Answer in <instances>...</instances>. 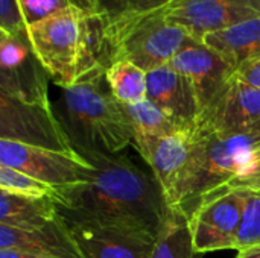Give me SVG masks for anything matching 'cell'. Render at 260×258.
Instances as JSON below:
<instances>
[{
    "mask_svg": "<svg viewBox=\"0 0 260 258\" xmlns=\"http://www.w3.org/2000/svg\"><path fill=\"white\" fill-rule=\"evenodd\" d=\"M34 53L59 87L111 65V47L102 17L76 6L61 9L27 26Z\"/></svg>",
    "mask_w": 260,
    "mask_h": 258,
    "instance_id": "7a4b0ae2",
    "label": "cell"
},
{
    "mask_svg": "<svg viewBox=\"0 0 260 258\" xmlns=\"http://www.w3.org/2000/svg\"><path fill=\"white\" fill-rule=\"evenodd\" d=\"M0 249H18L47 258H85L61 216L37 231L0 224Z\"/></svg>",
    "mask_w": 260,
    "mask_h": 258,
    "instance_id": "2e32d148",
    "label": "cell"
},
{
    "mask_svg": "<svg viewBox=\"0 0 260 258\" xmlns=\"http://www.w3.org/2000/svg\"><path fill=\"white\" fill-rule=\"evenodd\" d=\"M222 56L235 71L260 58V17L209 33L201 41Z\"/></svg>",
    "mask_w": 260,
    "mask_h": 258,
    "instance_id": "e0dca14e",
    "label": "cell"
},
{
    "mask_svg": "<svg viewBox=\"0 0 260 258\" xmlns=\"http://www.w3.org/2000/svg\"><path fill=\"white\" fill-rule=\"evenodd\" d=\"M245 193H247V204H245L241 228L238 233V242H236L238 251L260 245V192L245 190Z\"/></svg>",
    "mask_w": 260,
    "mask_h": 258,
    "instance_id": "cb8c5ba5",
    "label": "cell"
},
{
    "mask_svg": "<svg viewBox=\"0 0 260 258\" xmlns=\"http://www.w3.org/2000/svg\"><path fill=\"white\" fill-rule=\"evenodd\" d=\"M236 258H260V245L259 246H251L241 249Z\"/></svg>",
    "mask_w": 260,
    "mask_h": 258,
    "instance_id": "f546056e",
    "label": "cell"
},
{
    "mask_svg": "<svg viewBox=\"0 0 260 258\" xmlns=\"http://www.w3.org/2000/svg\"><path fill=\"white\" fill-rule=\"evenodd\" d=\"M259 192H260V189H259Z\"/></svg>",
    "mask_w": 260,
    "mask_h": 258,
    "instance_id": "4dcf8cb0",
    "label": "cell"
},
{
    "mask_svg": "<svg viewBox=\"0 0 260 258\" xmlns=\"http://www.w3.org/2000/svg\"><path fill=\"white\" fill-rule=\"evenodd\" d=\"M107 82L114 97L123 105L143 102L148 94V73L136 64L119 59L111 62L105 71Z\"/></svg>",
    "mask_w": 260,
    "mask_h": 258,
    "instance_id": "ffe728a7",
    "label": "cell"
},
{
    "mask_svg": "<svg viewBox=\"0 0 260 258\" xmlns=\"http://www.w3.org/2000/svg\"><path fill=\"white\" fill-rule=\"evenodd\" d=\"M174 0H94L96 12L102 17L107 36L116 33L131 21L169 6Z\"/></svg>",
    "mask_w": 260,
    "mask_h": 258,
    "instance_id": "d6986e66",
    "label": "cell"
},
{
    "mask_svg": "<svg viewBox=\"0 0 260 258\" xmlns=\"http://www.w3.org/2000/svg\"><path fill=\"white\" fill-rule=\"evenodd\" d=\"M146 81V99L178 128L192 132L201 116V109L189 79L168 64L149 71Z\"/></svg>",
    "mask_w": 260,
    "mask_h": 258,
    "instance_id": "5bb4252c",
    "label": "cell"
},
{
    "mask_svg": "<svg viewBox=\"0 0 260 258\" xmlns=\"http://www.w3.org/2000/svg\"><path fill=\"white\" fill-rule=\"evenodd\" d=\"M0 138L75 155L52 106L26 103L0 94Z\"/></svg>",
    "mask_w": 260,
    "mask_h": 258,
    "instance_id": "ba28073f",
    "label": "cell"
},
{
    "mask_svg": "<svg viewBox=\"0 0 260 258\" xmlns=\"http://www.w3.org/2000/svg\"><path fill=\"white\" fill-rule=\"evenodd\" d=\"M18 3L27 26L70 6L96 12L94 0H18Z\"/></svg>",
    "mask_w": 260,
    "mask_h": 258,
    "instance_id": "d4e9b609",
    "label": "cell"
},
{
    "mask_svg": "<svg viewBox=\"0 0 260 258\" xmlns=\"http://www.w3.org/2000/svg\"><path fill=\"white\" fill-rule=\"evenodd\" d=\"M123 106L131 120L134 134L166 137V135H174L178 132H186L181 128H178L172 120H169L148 99L134 105H123Z\"/></svg>",
    "mask_w": 260,
    "mask_h": 258,
    "instance_id": "7402d4cb",
    "label": "cell"
},
{
    "mask_svg": "<svg viewBox=\"0 0 260 258\" xmlns=\"http://www.w3.org/2000/svg\"><path fill=\"white\" fill-rule=\"evenodd\" d=\"M0 94L26 103L52 106L49 75L27 36L0 32Z\"/></svg>",
    "mask_w": 260,
    "mask_h": 258,
    "instance_id": "9c48e42d",
    "label": "cell"
},
{
    "mask_svg": "<svg viewBox=\"0 0 260 258\" xmlns=\"http://www.w3.org/2000/svg\"><path fill=\"white\" fill-rule=\"evenodd\" d=\"M260 160V131L216 134L193 129L189 163L169 199L187 219L209 193L238 178Z\"/></svg>",
    "mask_w": 260,
    "mask_h": 258,
    "instance_id": "277c9868",
    "label": "cell"
},
{
    "mask_svg": "<svg viewBox=\"0 0 260 258\" xmlns=\"http://www.w3.org/2000/svg\"><path fill=\"white\" fill-rule=\"evenodd\" d=\"M91 166L90 181L55 189L61 216L114 225L158 237L172 208L154 178L128 157L82 154Z\"/></svg>",
    "mask_w": 260,
    "mask_h": 258,
    "instance_id": "6da1fadb",
    "label": "cell"
},
{
    "mask_svg": "<svg viewBox=\"0 0 260 258\" xmlns=\"http://www.w3.org/2000/svg\"><path fill=\"white\" fill-rule=\"evenodd\" d=\"M0 166L17 169L53 189L90 181L93 166L81 155L0 138Z\"/></svg>",
    "mask_w": 260,
    "mask_h": 258,
    "instance_id": "52a82bcc",
    "label": "cell"
},
{
    "mask_svg": "<svg viewBox=\"0 0 260 258\" xmlns=\"http://www.w3.org/2000/svg\"><path fill=\"white\" fill-rule=\"evenodd\" d=\"M165 9L149 12L113 33L111 62L125 59L146 73L168 65L190 36L166 18Z\"/></svg>",
    "mask_w": 260,
    "mask_h": 258,
    "instance_id": "5b68a950",
    "label": "cell"
},
{
    "mask_svg": "<svg viewBox=\"0 0 260 258\" xmlns=\"http://www.w3.org/2000/svg\"><path fill=\"white\" fill-rule=\"evenodd\" d=\"M169 65L192 84L201 114L235 75V68L222 56L192 38L174 56Z\"/></svg>",
    "mask_w": 260,
    "mask_h": 258,
    "instance_id": "4fadbf2b",
    "label": "cell"
},
{
    "mask_svg": "<svg viewBox=\"0 0 260 258\" xmlns=\"http://www.w3.org/2000/svg\"><path fill=\"white\" fill-rule=\"evenodd\" d=\"M0 190L29 196V198H50L53 199L55 189L37 181L35 178L6 166H0Z\"/></svg>",
    "mask_w": 260,
    "mask_h": 258,
    "instance_id": "603a6c76",
    "label": "cell"
},
{
    "mask_svg": "<svg viewBox=\"0 0 260 258\" xmlns=\"http://www.w3.org/2000/svg\"><path fill=\"white\" fill-rule=\"evenodd\" d=\"M247 204L245 190H216L203 198L189 219L193 246L198 254L236 249Z\"/></svg>",
    "mask_w": 260,
    "mask_h": 258,
    "instance_id": "8992f818",
    "label": "cell"
},
{
    "mask_svg": "<svg viewBox=\"0 0 260 258\" xmlns=\"http://www.w3.org/2000/svg\"><path fill=\"white\" fill-rule=\"evenodd\" d=\"M59 217L50 198H29L0 190V224L23 231H37Z\"/></svg>",
    "mask_w": 260,
    "mask_h": 258,
    "instance_id": "ac0fdd59",
    "label": "cell"
},
{
    "mask_svg": "<svg viewBox=\"0 0 260 258\" xmlns=\"http://www.w3.org/2000/svg\"><path fill=\"white\" fill-rule=\"evenodd\" d=\"M235 76L254 87V88H259L260 90V58L259 59H254V61H250V62H245L244 65H241L236 71H235Z\"/></svg>",
    "mask_w": 260,
    "mask_h": 258,
    "instance_id": "83f0119b",
    "label": "cell"
},
{
    "mask_svg": "<svg viewBox=\"0 0 260 258\" xmlns=\"http://www.w3.org/2000/svg\"><path fill=\"white\" fill-rule=\"evenodd\" d=\"M166 18L201 43L209 33L260 17V0H174Z\"/></svg>",
    "mask_w": 260,
    "mask_h": 258,
    "instance_id": "30bf717a",
    "label": "cell"
},
{
    "mask_svg": "<svg viewBox=\"0 0 260 258\" xmlns=\"http://www.w3.org/2000/svg\"><path fill=\"white\" fill-rule=\"evenodd\" d=\"M0 32L27 36V24L18 0H0Z\"/></svg>",
    "mask_w": 260,
    "mask_h": 258,
    "instance_id": "484cf974",
    "label": "cell"
},
{
    "mask_svg": "<svg viewBox=\"0 0 260 258\" xmlns=\"http://www.w3.org/2000/svg\"><path fill=\"white\" fill-rule=\"evenodd\" d=\"M190 134L192 132H178L166 137L134 134L133 144L149 164L168 204L189 163Z\"/></svg>",
    "mask_w": 260,
    "mask_h": 258,
    "instance_id": "9a60e30c",
    "label": "cell"
},
{
    "mask_svg": "<svg viewBox=\"0 0 260 258\" xmlns=\"http://www.w3.org/2000/svg\"><path fill=\"white\" fill-rule=\"evenodd\" d=\"M189 219L172 210L165 228L155 240L151 258H197Z\"/></svg>",
    "mask_w": 260,
    "mask_h": 258,
    "instance_id": "44dd1931",
    "label": "cell"
},
{
    "mask_svg": "<svg viewBox=\"0 0 260 258\" xmlns=\"http://www.w3.org/2000/svg\"><path fill=\"white\" fill-rule=\"evenodd\" d=\"M259 190L260 189V160L257 163L251 164L248 169H245L238 178L230 181L229 184L219 187L218 190ZM216 192V190H215Z\"/></svg>",
    "mask_w": 260,
    "mask_h": 258,
    "instance_id": "4316f807",
    "label": "cell"
},
{
    "mask_svg": "<svg viewBox=\"0 0 260 258\" xmlns=\"http://www.w3.org/2000/svg\"><path fill=\"white\" fill-rule=\"evenodd\" d=\"M195 129L216 134L260 131V90L235 75L203 111Z\"/></svg>",
    "mask_w": 260,
    "mask_h": 258,
    "instance_id": "8fae6325",
    "label": "cell"
},
{
    "mask_svg": "<svg viewBox=\"0 0 260 258\" xmlns=\"http://www.w3.org/2000/svg\"><path fill=\"white\" fill-rule=\"evenodd\" d=\"M0 258H47L41 255H34L18 249H0Z\"/></svg>",
    "mask_w": 260,
    "mask_h": 258,
    "instance_id": "f1b7e54d",
    "label": "cell"
},
{
    "mask_svg": "<svg viewBox=\"0 0 260 258\" xmlns=\"http://www.w3.org/2000/svg\"><path fill=\"white\" fill-rule=\"evenodd\" d=\"M61 217L85 258H151L152 255L157 239L146 233L69 216Z\"/></svg>",
    "mask_w": 260,
    "mask_h": 258,
    "instance_id": "7c38bea8",
    "label": "cell"
},
{
    "mask_svg": "<svg viewBox=\"0 0 260 258\" xmlns=\"http://www.w3.org/2000/svg\"><path fill=\"white\" fill-rule=\"evenodd\" d=\"M98 70L62 88L59 122L78 155H117L134 140L131 120Z\"/></svg>",
    "mask_w": 260,
    "mask_h": 258,
    "instance_id": "3957f363",
    "label": "cell"
}]
</instances>
